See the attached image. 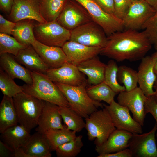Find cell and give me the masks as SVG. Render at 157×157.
Instances as JSON below:
<instances>
[{"label":"cell","instance_id":"8","mask_svg":"<svg viewBox=\"0 0 157 157\" xmlns=\"http://www.w3.org/2000/svg\"><path fill=\"white\" fill-rule=\"evenodd\" d=\"M87 11L92 20L99 25L107 36L124 29L122 20L104 11L94 0H74Z\"/></svg>","mask_w":157,"mask_h":157},{"label":"cell","instance_id":"28","mask_svg":"<svg viewBox=\"0 0 157 157\" xmlns=\"http://www.w3.org/2000/svg\"><path fill=\"white\" fill-rule=\"evenodd\" d=\"M76 132L67 129L65 126L60 129H52L44 134L47 138L51 151H55L59 146L69 142L75 138Z\"/></svg>","mask_w":157,"mask_h":157},{"label":"cell","instance_id":"9","mask_svg":"<svg viewBox=\"0 0 157 157\" xmlns=\"http://www.w3.org/2000/svg\"><path fill=\"white\" fill-rule=\"evenodd\" d=\"M56 20L62 26L70 31L92 21L86 9L74 0H67Z\"/></svg>","mask_w":157,"mask_h":157},{"label":"cell","instance_id":"27","mask_svg":"<svg viewBox=\"0 0 157 157\" xmlns=\"http://www.w3.org/2000/svg\"><path fill=\"white\" fill-rule=\"evenodd\" d=\"M34 20L23 19L15 22L11 35L20 43L29 46L36 41L33 28Z\"/></svg>","mask_w":157,"mask_h":157},{"label":"cell","instance_id":"37","mask_svg":"<svg viewBox=\"0 0 157 157\" xmlns=\"http://www.w3.org/2000/svg\"><path fill=\"white\" fill-rule=\"evenodd\" d=\"M142 29L145 31L151 44L157 50V13L145 23Z\"/></svg>","mask_w":157,"mask_h":157},{"label":"cell","instance_id":"16","mask_svg":"<svg viewBox=\"0 0 157 157\" xmlns=\"http://www.w3.org/2000/svg\"><path fill=\"white\" fill-rule=\"evenodd\" d=\"M155 60L151 56H145L141 59L138 72L139 87L147 97L153 96V88L157 75L154 71Z\"/></svg>","mask_w":157,"mask_h":157},{"label":"cell","instance_id":"11","mask_svg":"<svg viewBox=\"0 0 157 157\" xmlns=\"http://www.w3.org/2000/svg\"><path fill=\"white\" fill-rule=\"evenodd\" d=\"M156 13L144 0L132 2L129 10L122 19L124 29L138 31Z\"/></svg>","mask_w":157,"mask_h":157},{"label":"cell","instance_id":"7","mask_svg":"<svg viewBox=\"0 0 157 157\" xmlns=\"http://www.w3.org/2000/svg\"><path fill=\"white\" fill-rule=\"evenodd\" d=\"M69 41L102 49L107 43V36L102 28L92 21L71 31Z\"/></svg>","mask_w":157,"mask_h":157},{"label":"cell","instance_id":"12","mask_svg":"<svg viewBox=\"0 0 157 157\" xmlns=\"http://www.w3.org/2000/svg\"><path fill=\"white\" fill-rule=\"evenodd\" d=\"M103 106L109 114L116 129L132 133H142V126L131 117L127 107L114 100L109 105L103 104Z\"/></svg>","mask_w":157,"mask_h":157},{"label":"cell","instance_id":"42","mask_svg":"<svg viewBox=\"0 0 157 157\" xmlns=\"http://www.w3.org/2000/svg\"><path fill=\"white\" fill-rule=\"evenodd\" d=\"M131 151L129 148L115 153L99 155L97 157H132Z\"/></svg>","mask_w":157,"mask_h":157},{"label":"cell","instance_id":"13","mask_svg":"<svg viewBox=\"0 0 157 157\" xmlns=\"http://www.w3.org/2000/svg\"><path fill=\"white\" fill-rule=\"evenodd\" d=\"M156 124L149 132L143 134L133 133L129 148L133 157H157L155 139Z\"/></svg>","mask_w":157,"mask_h":157},{"label":"cell","instance_id":"35","mask_svg":"<svg viewBox=\"0 0 157 157\" xmlns=\"http://www.w3.org/2000/svg\"><path fill=\"white\" fill-rule=\"evenodd\" d=\"M0 89L4 95L13 98L23 92L22 86L17 85L6 72L0 68Z\"/></svg>","mask_w":157,"mask_h":157},{"label":"cell","instance_id":"6","mask_svg":"<svg viewBox=\"0 0 157 157\" xmlns=\"http://www.w3.org/2000/svg\"><path fill=\"white\" fill-rule=\"evenodd\" d=\"M33 32L36 40L44 44L62 47L70 40L71 31L60 25L56 20L35 24Z\"/></svg>","mask_w":157,"mask_h":157},{"label":"cell","instance_id":"22","mask_svg":"<svg viewBox=\"0 0 157 157\" xmlns=\"http://www.w3.org/2000/svg\"><path fill=\"white\" fill-rule=\"evenodd\" d=\"M106 66L96 56L82 62L77 67L80 72L88 76V84L95 85L103 82Z\"/></svg>","mask_w":157,"mask_h":157},{"label":"cell","instance_id":"14","mask_svg":"<svg viewBox=\"0 0 157 157\" xmlns=\"http://www.w3.org/2000/svg\"><path fill=\"white\" fill-rule=\"evenodd\" d=\"M9 17L14 22L25 19L46 22L40 13V0H13Z\"/></svg>","mask_w":157,"mask_h":157},{"label":"cell","instance_id":"33","mask_svg":"<svg viewBox=\"0 0 157 157\" xmlns=\"http://www.w3.org/2000/svg\"><path fill=\"white\" fill-rule=\"evenodd\" d=\"M117 78L118 81L123 84L126 91H130L137 87L138 72L130 67L125 65L118 67Z\"/></svg>","mask_w":157,"mask_h":157},{"label":"cell","instance_id":"19","mask_svg":"<svg viewBox=\"0 0 157 157\" xmlns=\"http://www.w3.org/2000/svg\"><path fill=\"white\" fill-rule=\"evenodd\" d=\"M31 45L49 69L59 67L67 62L62 47L47 46L36 40Z\"/></svg>","mask_w":157,"mask_h":157},{"label":"cell","instance_id":"32","mask_svg":"<svg viewBox=\"0 0 157 157\" xmlns=\"http://www.w3.org/2000/svg\"><path fill=\"white\" fill-rule=\"evenodd\" d=\"M118 67L115 61L113 59L109 60L106 64L103 82L117 94L126 91L124 86L120 85L117 80Z\"/></svg>","mask_w":157,"mask_h":157},{"label":"cell","instance_id":"34","mask_svg":"<svg viewBox=\"0 0 157 157\" xmlns=\"http://www.w3.org/2000/svg\"><path fill=\"white\" fill-rule=\"evenodd\" d=\"M82 136L80 135L70 141L58 146L55 151L58 157H75L81 152L83 144Z\"/></svg>","mask_w":157,"mask_h":157},{"label":"cell","instance_id":"39","mask_svg":"<svg viewBox=\"0 0 157 157\" xmlns=\"http://www.w3.org/2000/svg\"><path fill=\"white\" fill-rule=\"evenodd\" d=\"M145 110L147 114L150 113L156 122L157 132L156 136L157 138V103L156 102L153 96L147 97L144 105Z\"/></svg>","mask_w":157,"mask_h":157},{"label":"cell","instance_id":"24","mask_svg":"<svg viewBox=\"0 0 157 157\" xmlns=\"http://www.w3.org/2000/svg\"><path fill=\"white\" fill-rule=\"evenodd\" d=\"M26 157H51L48 141L44 134L36 131L22 148Z\"/></svg>","mask_w":157,"mask_h":157},{"label":"cell","instance_id":"5","mask_svg":"<svg viewBox=\"0 0 157 157\" xmlns=\"http://www.w3.org/2000/svg\"><path fill=\"white\" fill-rule=\"evenodd\" d=\"M85 120L88 138L90 141L95 139L96 146L105 142L116 129L109 114L104 108L93 113Z\"/></svg>","mask_w":157,"mask_h":157},{"label":"cell","instance_id":"26","mask_svg":"<svg viewBox=\"0 0 157 157\" xmlns=\"http://www.w3.org/2000/svg\"><path fill=\"white\" fill-rule=\"evenodd\" d=\"M18 123L13 98L4 95L0 104V133Z\"/></svg>","mask_w":157,"mask_h":157},{"label":"cell","instance_id":"43","mask_svg":"<svg viewBox=\"0 0 157 157\" xmlns=\"http://www.w3.org/2000/svg\"><path fill=\"white\" fill-rule=\"evenodd\" d=\"M0 157H14V151L1 140Z\"/></svg>","mask_w":157,"mask_h":157},{"label":"cell","instance_id":"41","mask_svg":"<svg viewBox=\"0 0 157 157\" xmlns=\"http://www.w3.org/2000/svg\"><path fill=\"white\" fill-rule=\"evenodd\" d=\"M106 13L115 15L114 0H94Z\"/></svg>","mask_w":157,"mask_h":157},{"label":"cell","instance_id":"36","mask_svg":"<svg viewBox=\"0 0 157 157\" xmlns=\"http://www.w3.org/2000/svg\"><path fill=\"white\" fill-rule=\"evenodd\" d=\"M28 46L21 44L14 37L0 33V54L8 53L15 56Z\"/></svg>","mask_w":157,"mask_h":157},{"label":"cell","instance_id":"4","mask_svg":"<svg viewBox=\"0 0 157 157\" xmlns=\"http://www.w3.org/2000/svg\"><path fill=\"white\" fill-rule=\"evenodd\" d=\"M13 98L18 123L30 133L37 126L44 101L24 92Z\"/></svg>","mask_w":157,"mask_h":157},{"label":"cell","instance_id":"23","mask_svg":"<svg viewBox=\"0 0 157 157\" xmlns=\"http://www.w3.org/2000/svg\"><path fill=\"white\" fill-rule=\"evenodd\" d=\"M15 58L31 71L46 74L49 69L31 45L21 50Z\"/></svg>","mask_w":157,"mask_h":157},{"label":"cell","instance_id":"31","mask_svg":"<svg viewBox=\"0 0 157 157\" xmlns=\"http://www.w3.org/2000/svg\"><path fill=\"white\" fill-rule=\"evenodd\" d=\"M87 93L92 100L101 102L103 101L108 104L114 100L117 94L114 92L104 82L95 85H91L86 88Z\"/></svg>","mask_w":157,"mask_h":157},{"label":"cell","instance_id":"10","mask_svg":"<svg viewBox=\"0 0 157 157\" xmlns=\"http://www.w3.org/2000/svg\"><path fill=\"white\" fill-rule=\"evenodd\" d=\"M147 97L139 87L129 91L122 92L117 97V103L127 107L133 114V119L142 126L146 115L145 103Z\"/></svg>","mask_w":157,"mask_h":157},{"label":"cell","instance_id":"30","mask_svg":"<svg viewBox=\"0 0 157 157\" xmlns=\"http://www.w3.org/2000/svg\"><path fill=\"white\" fill-rule=\"evenodd\" d=\"M67 0H40V12L47 22L56 20Z\"/></svg>","mask_w":157,"mask_h":157},{"label":"cell","instance_id":"18","mask_svg":"<svg viewBox=\"0 0 157 157\" xmlns=\"http://www.w3.org/2000/svg\"><path fill=\"white\" fill-rule=\"evenodd\" d=\"M62 48L67 57V62L77 66L89 58L97 56L102 49L71 41L66 42Z\"/></svg>","mask_w":157,"mask_h":157},{"label":"cell","instance_id":"17","mask_svg":"<svg viewBox=\"0 0 157 157\" xmlns=\"http://www.w3.org/2000/svg\"><path fill=\"white\" fill-rule=\"evenodd\" d=\"M59 106L45 101L38 121L36 131L44 134L52 129H60L65 127L62 122V117L59 111Z\"/></svg>","mask_w":157,"mask_h":157},{"label":"cell","instance_id":"40","mask_svg":"<svg viewBox=\"0 0 157 157\" xmlns=\"http://www.w3.org/2000/svg\"><path fill=\"white\" fill-rule=\"evenodd\" d=\"M15 25V22L8 20L0 15V33L11 35L12 31Z\"/></svg>","mask_w":157,"mask_h":157},{"label":"cell","instance_id":"15","mask_svg":"<svg viewBox=\"0 0 157 157\" xmlns=\"http://www.w3.org/2000/svg\"><path fill=\"white\" fill-rule=\"evenodd\" d=\"M82 73L77 66L67 62L59 67L49 69L46 74L54 83L79 86L87 82Z\"/></svg>","mask_w":157,"mask_h":157},{"label":"cell","instance_id":"38","mask_svg":"<svg viewBox=\"0 0 157 157\" xmlns=\"http://www.w3.org/2000/svg\"><path fill=\"white\" fill-rule=\"evenodd\" d=\"M115 15L123 19L129 10L132 2L130 0H114Z\"/></svg>","mask_w":157,"mask_h":157},{"label":"cell","instance_id":"44","mask_svg":"<svg viewBox=\"0 0 157 157\" xmlns=\"http://www.w3.org/2000/svg\"><path fill=\"white\" fill-rule=\"evenodd\" d=\"M13 0H0L1 10L6 13H10Z\"/></svg>","mask_w":157,"mask_h":157},{"label":"cell","instance_id":"48","mask_svg":"<svg viewBox=\"0 0 157 157\" xmlns=\"http://www.w3.org/2000/svg\"><path fill=\"white\" fill-rule=\"evenodd\" d=\"M130 0L132 2H136L137 1H140L141 0Z\"/></svg>","mask_w":157,"mask_h":157},{"label":"cell","instance_id":"25","mask_svg":"<svg viewBox=\"0 0 157 157\" xmlns=\"http://www.w3.org/2000/svg\"><path fill=\"white\" fill-rule=\"evenodd\" d=\"M31 136L30 133L17 124L8 128L1 133L0 140L14 151L25 146Z\"/></svg>","mask_w":157,"mask_h":157},{"label":"cell","instance_id":"1","mask_svg":"<svg viewBox=\"0 0 157 157\" xmlns=\"http://www.w3.org/2000/svg\"><path fill=\"white\" fill-rule=\"evenodd\" d=\"M145 31L124 29L107 36V41L100 54L115 61H135L144 57L151 48Z\"/></svg>","mask_w":157,"mask_h":157},{"label":"cell","instance_id":"45","mask_svg":"<svg viewBox=\"0 0 157 157\" xmlns=\"http://www.w3.org/2000/svg\"><path fill=\"white\" fill-rule=\"evenodd\" d=\"M146 1L157 13V0H144Z\"/></svg>","mask_w":157,"mask_h":157},{"label":"cell","instance_id":"21","mask_svg":"<svg viewBox=\"0 0 157 157\" xmlns=\"http://www.w3.org/2000/svg\"><path fill=\"white\" fill-rule=\"evenodd\" d=\"M0 68L13 79H19L26 84H32L31 71L21 65L13 55L8 53L0 54Z\"/></svg>","mask_w":157,"mask_h":157},{"label":"cell","instance_id":"20","mask_svg":"<svg viewBox=\"0 0 157 157\" xmlns=\"http://www.w3.org/2000/svg\"><path fill=\"white\" fill-rule=\"evenodd\" d=\"M132 135L131 132L116 129L105 142L99 146H96L95 151L100 155L115 153L127 149Z\"/></svg>","mask_w":157,"mask_h":157},{"label":"cell","instance_id":"47","mask_svg":"<svg viewBox=\"0 0 157 157\" xmlns=\"http://www.w3.org/2000/svg\"><path fill=\"white\" fill-rule=\"evenodd\" d=\"M154 88L155 90H154V94L153 96L155 100L157 103V75L156 79L154 85Z\"/></svg>","mask_w":157,"mask_h":157},{"label":"cell","instance_id":"2","mask_svg":"<svg viewBox=\"0 0 157 157\" xmlns=\"http://www.w3.org/2000/svg\"><path fill=\"white\" fill-rule=\"evenodd\" d=\"M32 85L22 86L23 92L59 106L70 107L69 104L56 84L46 74L31 71Z\"/></svg>","mask_w":157,"mask_h":157},{"label":"cell","instance_id":"46","mask_svg":"<svg viewBox=\"0 0 157 157\" xmlns=\"http://www.w3.org/2000/svg\"><path fill=\"white\" fill-rule=\"evenodd\" d=\"M151 56L155 60V63L154 66V71L155 73L157 75V50Z\"/></svg>","mask_w":157,"mask_h":157},{"label":"cell","instance_id":"29","mask_svg":"<svg viewBox=\"0 0 157 157\" xmlns=\"http://www.w3.org/2000/svg\"><path fill=\"white\" fill-rule=\"evenodd\" d=\"M59 111L67 129L76 133L85 128V122L83 118L70 107L59 106Z\"/></svg>","mask_w":157,"mask_h":157},{"label":"cell","instance_id":"3","mask_svg":"<svg viewBox=\"0 0 157 157\" xmlns=\"http://www.w3.org/2000/svg\"><path fill=\"white\" fill-rule=\"evenodd\" d=\"M54 83L66 99L70 107L83 118L88 117L98 108H104L103 104L92 100L88 95L87 82L79 86Z\"/></svg>","mask_w":157,"mask_h":157}]
</instances>
